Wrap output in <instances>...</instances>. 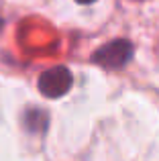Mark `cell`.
Segmentation results:
<instances>
[{"label": "cell", "instance_id": "cell-2", "mask_svg": "<svg viewBox=\"0 0 159 161\" xmlns=\"http://www.w3.org/2000/svg\"><path fill=\"white\" fill-rule=\"evenodd\" d=\"M72 71L65 65H55L39 75V92L45 98H61L72 88Z\"/></svg>", "mask_w": 159, "mask_h": 161}, {"label": "cell", "instance_id": "cell-1", "mask_svg": "<svg viewBox=\"0 0 159 161\" xmlns=\"http://www.w3.org/2000/svg\"><path fill=\"white\" fill-rule=\"evenodd\" d=\"M133 53H135V47L129 39H114L102 45L92 55V61L102 67H108V69H120L133 59Z\"/></svg>", "mask_w": 159, "mask_h": 161}, {"label": "cell", "instance_id": "cell-4", "mask_svg": "<svg viewBox=\"0 0 159 161\" xmlns=\"http://www.w3.org/2000/svg\"><path fill=\"white\" fill-rule=\"evenodd\" d=\"M76 2H80V4H92V2H96V0H76Z\"/></svg>", "mask_w": 159, "mask_h": 161}, {"label": "cell", "instance_id": "cell-3", "mask_svg": "<svg viewBox=\"0 0 159 161\" xmlns=\"http://www.w3.org/2000/svg\"><path fill=\"white\" fill-rule=\"evenodd\" d=\"M25 120H27V129L31 133H39V130H43L47 126V116H45L43 110H31V112H27Z\"/></svg>", "mask_w": 159, "mask_h": 161}]
</instances>
